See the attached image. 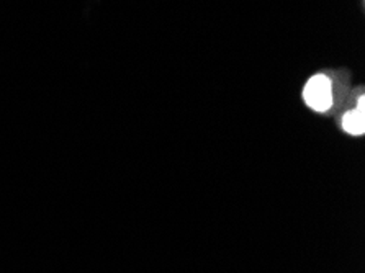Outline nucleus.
<instances>
[{"label": "nucleus", "mask_w": 365, "mask_h": 273, "mask_svg": "<svg viewBox=\"0 0 365 273\" xmlns=\"http://www.w3.org/2000/svg\"><path fill=\"white\" fill-rule=\"evenodd\" d=\"M341 130L351 136H362L365 133V97L361 95L357 106L349 110L341 120Z\"/></svg>", "instance_id": "2"}, {"label": "nucleus", "mask_w": 365, "mask_h": 273, "mask_svg": "<svg viewBox=\"0 0 365 273\" xmlns=\"http://www.w3.org/2000/svg\"><path fill=\"white\" fill-rule=\"evenodd\" d=\"M303 100L308 108L316 113H326L335 104V94H332V82L325 74H316L310 77L303 89Z\"/></svg>", "instance_id": "1"}]
</instances>
